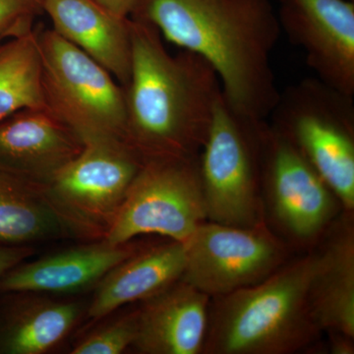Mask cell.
<instances>
[{
	"instance_id": "obj_1",
	"label": "cell",
	"mask_w": 354,
	"mask_h": 354,
	"mask_svg": "<svg viewBox=\"0 0 354 354\" xmlns=\"http://www.w3.org/2000/svg\"><path fill=\"white\" fill-rule=\"evenodd\" d=\"M131 17L207 60L230 106L268 120L281 92L272 55L281 29L271 0H139Z\"/></svg>"
},
{
	"instance_id": "obj_2",
	"label": "cell",
	"mask_w": 354,
	"mask_h": 354,
	"mask_svg": "<svg viewBox=\"0 0 354 354\" xmlns=\"http://www.w3.org/2000/svg\"><path fill=\"white\" fill-rule=\"evenodd\" d=\"M125 142L144 160L199 155L221 94L218 74L191 51L171 55L157 28L130 17Z\"/></svg>"
},
{
	"instance_id": "obj_3",
	"label": "cell",
	"mask_w": 354,
	"mask_h": 354,
	"mask_svg": "<svg viewBox=\"0 0 354 354\" xmlns=\"http://www.w3.org/2000/svg\"><path fill=\"white\" fill-rule=\"evenodd\" d=\"M316 262L312 249L255 285L212 298L203 354H291L311 348L323 333L309 301Z\"/></svg>"
},
{
	"instance_id": "obj_4",
	"label": "cell",
	"mask_w": 354,
	"mask_h": 354,
	"mask_svg": "<svg viewBox=\"0 0 354 354\" xmlns=\"http://www.w3.org/2000/svg\"><path fill=\"white\" fill-rule=\"evenodd\" d=\"M270 127L322 177L344 212L354 211V97L316 77L279 92Z\"/></svg>"
},
{
	"instance_id": "obj_5",
	"label": "cell",
	"mask_w": 354,
	"mask_h": 354,
	"mask_svg": "<svg viewBox=\"0 0 354 354\" xmlns=\"http://www.w3.org/2000/svg\"><path fill=\"white\" fill-rule=\"evenodd\" d=\"M266 125L232 108L221 93L198 155L207 221L236 227L267 221L261 187Z\"/></svg>"
},
{
	"instance_id": "obj_6",
	"label": "cell",
	"mask_w": 354,
	"mask_h": 354,
	"mask_svg": "<svg viewBox=\"0 0 354 354\" xmlns=\"http://www.w3.org/2000/svg\"><path fill=\"white\" fill-rule=\"evenodd\" d=\"M144 160L123 140L88 139L82 151L43 185L72 239H106Z\"/></svg>"
},
{
	"instance_id": "obj_7",
	"label": "cell",
	"mask_w": 354,
	"mask_h": 354,
	"mask_svg": "<svg viewBox=\"0 0 354 354\" xmlns=\"http://www.w3.org/2000/svg\"><path fill=\"white\" fill-rule=\"evenodd\" d=\"M44 104L83 142L125 141L124 87L92 57L53 29H38Z\"/></svg>"
},
{
	"instance_id": "obj_8",
	"label": "cell",
	"mask_w": 354,
	"mask_h": 354,
	"mask_svg": "<svg viewBox=\"0 0 354 354\" xmlns=\"http://www.w3.org/2000/svg\"><path fill=\"white\" fill-rule=\"evenodd\" d=\"M206 221L198 156L147 158L104 241L158 234L183 243Z\"/></svg>"
},
{
	"instance_id": "obj_9",
	"label": "cell",
	"mask_w": 354,
	"mask_h": 354,
	"mask_svg": "<svg viewBox=\"0 0 354 354\" xmlns=\"http://www.w3.org/2000/svg\"><path fill=\"white\" fill-rule=\"evenodd\" d=\"M261 187L265 216L291 247L319 244L342 209L322 177L268 121Z\"/></svg>"
},
{
	"instance_id": "obj_10",
	"label": "cell",
	"mask_w": 354,
	"mask_h": 354,
	"mask_svg": "<svg viewBox=\"0 0 354 354\" xmlns=\"http://www.w3.org/2000/svg\"><path fill=\"white\" fill-rule=\"evenodd\" d=\"M183 281L211 298L255 285L290 260L291 246L267 221L236 227L206 221L183 242Z\"/></svg>"
},
{
	"instance_id": "obj_11",
	"label": "cell",
	"mask_w": 354,
	"mask_h": 354,
	"mask_svg": "<svg viewBox=\"0 0 354 354\" xmlns=\"http://www.w3.org/2000/svg\"><path fill=\"white\" fill-rule=\"evenodd\" d=\"M277 13L316 78L354 97V0H279Z\"/></svg>"
},
{
	"instance_id": "obj_12",
	"label": "cell",
	"mask_w": 354,
	"mask_h": 354,
	"mask_svg": "<svg viewBox=\"0 0 354 354\" xmlns=\"http://www.w3.org/2000/svg\"><path fill=\"white\" fill-rule=\"evenodd\" d=\"M142 248L130 241L113 245L88 241L32 262L20 263L0 279V293L74 295L95 288L109 272Z\"/></svg>"
},
{
	"instance_id": "obj_13",
	"label": "cell",
	"mask_w": 354,
	"mask_h": 354,
	"mask_svg": "<svg viewBox=\"0 0 354 354\" xmlns=\"http://www.w3.org/2000/svg\"><path fill=\"white\" fill-rule=\"evenodd\" d=\"M83 140L48 108L0 121V164L44 185L82 151Z\"/></svg>"
},
{
	"instance_id": "obj_14",
	"label": "cell",
	"mask_w": 354,
	"mask_h": 354,
	"mask_svg": "<svg viewBox=\"0 0 354 354\" xmlns=\"http://www.w3.org/2000/svg\"><path fill=\"white\" fill-rule=\"evenodd\" d=\"M211 300L181 279L144 300L132 348L142 354H203Z\"/></svg>"
},
{
	"instance_id": "obj_15",
	"label": "cell",
	"mask_w": 354,
	"mask_h": 354,
	"mask_svg": "<svg viewBox=\"0 0 354 354\" xmlns=\"http://www.w3.org/2000/svg\"><path fill=\"white\" fill-rule=\"evenodd\" d=\"M319 243L309 288L314 320L322 332L354 339L353 213L342 211Z\"/></svg>"
},
{
	"instance_id": "obj_16",
	"label": "cell",
	"mask_w": 354,
	"mask_h": 354,
	"mask_svg": "<svg viewBox=\"0 0 354 354\" xmlns=\"http://www.w3.org/2000/svg\"><path fill=\"white\" fill-rule=\"evenodd\" d=\"M41 8L53 31L127 85L131 68L130 18L113 15L95 0H41Z\"/></svg>"
},
{
	"instance_id": "obj_17",
	"label": "cell",
	"mask_w": 354,
	"mask_h": 354,
	"mask_svg": "<svg viewBox=\"0 0 354 354\" xmlns=\"http://www.w3.org/2000/svg\"><path fill=\"white\" fill-rule=\"evenodd\" d=\"M87 309L34 292L0 293V354H44L57 348Z\"/></svg>"
},
{
	"instance_id": "obj_18",
	"label": "cell",
	"mask_w": 354,
	"mask_h": 354,
	"mask_svg": "<svg viewBox=\"0 0 354 354\" xmlns=\"http://www.w3.org/2000/svg\"><path fill=\"white\" fill-rule=\"evenodd\" d=\"M184 268L185 249L181 242L142 247L97 283L87 318L97 322L124 305L149 299L183 278Z\"/></svg>"
},
{
	"instance_id": "obj_19",
	"label": "cell",
	"mask_w": 354,
	"mask_h": 354,
	"mask_svg": "<svg viewBox=\"0 0 354 354\" xmlns=\"http://www.w3.org/2000/svg\"><path fill=\"white\" fill-rule=\"evenodd\" d=\"M72 239L44 196L43 186L0 164V244Z\"/></svg>"
},
{
	"instance_id": "obj_20",
	"label": "cell",
	"mask_w": 354,
	"mask_h": 354,
	"mask_svg": "<svg viewBox=\"0 0 354 354\" xmlns=\"http://www.w3.org/2000/svg\"><path fill=\"white\" fill-rule=\"evenodd\" d=\"M34 108H46L36 28L0 43V121Z\"/></svg>"
},
{
	"instance_id": "obj_21",
	"label": "cell",
	"mask_w": 354,
	"mask_h": 354,
	"mask_svg": "<svg viewBox=\"0 0 354 354\" xmlns=\"http://www.w3.org/2000/svg\"><path fill=\"white\" fill-rule=\"evenodd\" d=\"M138 330V308L109 320L81 339L72 354H120L132 348Z\"/></svg>"
},
{
	"instance_id": "obj_22",
	"label": "cell",
	"mask_w": 354,
	"mask_h": 354,
	"mask_svg": "<svg viewBox=\"0 0 354 354\" xmlns=\"http://www.w3.org/2000/svg\"><path fill=\"white\" fill-rule=\"evenodd\" d=\"M41 0H0V41L35 29Z\"/></svg>"
},
{
	"instance_id": "obj_23",
	"label": "cell",
	"mask_w": 354,
	"mask_h": 354,
	"mask_svg": "<svg viewBox=\"0 0 354 354\" xmlns=\"http://www.w3.org/2000/svg\"><path fill=\"white\" fill-rule=\"evenodd\" d=\"M32 254L34 250L28 245L0 244V279Z\"/></svg>"
},
{
	"instance_id": "obj_24",
	"label": "cell",
	"mask_w": 354,
	"mask_h": 354,
	"mask_svg": "<svg viewBox=\"0 0 354 354\" xmlns=\"http://www.w3.org/2000/svg\"><path fill=\"white\" fill-rule=\"evenodd\" d=\"M95 1L113 15L127 19L131 17L139 0H95Z\"/></svg>"
},
{
	"instance_id": "obj_25",
	"label": "cell",
	"mask_w": 354,
	"mask_h": 354,
	"mask_svg": "<svg viewBox=\"0 0 354 354\" xmlns=\"http://www.w3.org/2000/svg\"><path fill=\"white\" fill-rule=\"evenodd\" d=\"M329 334V351L332 354H353L354 339L339 333Z\"/></svg>"
},
{
	"instance_id": "obj_26",
	"label": "cell",
	"mask_w": 354,
	"mask_h": 354,
	"mask_svg": "<svg viewBox=\"0 0 354 354\" xmlns=\"http://www.w3.org/2000/svg\"><path fill=\"white\" fill-rule=\"evenodd\" d=\"M0 43H1V41H0Z\"/></svg>"
}]
</instances>
